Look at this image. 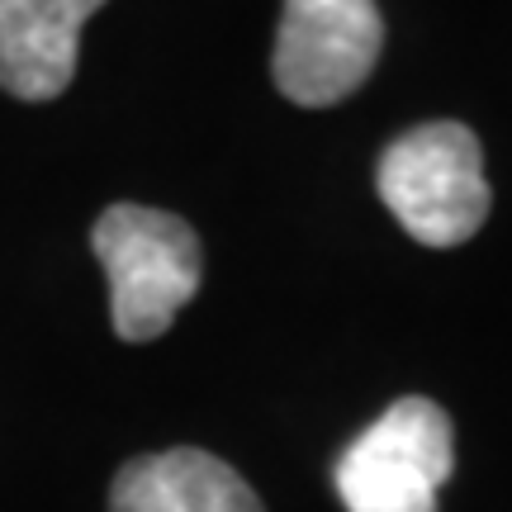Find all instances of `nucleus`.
I'll return each instance as SVG.
<instances>
[{"label": "nucleus", "instance_id": "1", "mask_svg": "<svg viewBox=\"0 0 512 512\" xmlns=\"http://www.w3.org/2000/svg\"><path fill=\"white\" fill-rule=\"evenodd\" d=\"M91 247L110 275L114 332L124 342L162 337L200 290V238L176 214L147 204H114L95 219Z\"/></svg>", "mask_w": 512, "mask_h": 512}, {"label": "nucleus", "instance_id": "2", "mask_svg": "<svg viewBox=\"0 0 512 512\" xmlns=\"http://www.w3.org/2000/svg\"><path fill=\"white\" fill-rule=\"evenodd\" d=\"M380 200L422 247H460L489 219L479 138L456 119L408 128L380 157Z\"/></svg>", "mask_w": 512, "mask_h": 512}, {"label": "nucleus", "instance_id": "3", "mask_svg": "<svg viewBox=\"0 0 512 512\" xmlns=\"http://www.w3.org/2000/svg\"><path fill=\"white\" fill-rule=\"evenodd\" d=\"M451 418L432 399H399L351 441L332 484L347 512H437V489L451 479Z\"/></svg>", "mask_w": 512, "mask_h": 512}, {"label": "nucleus", "instance_id": "4", "mask_svg": "<svg viewBox=\"0 0 512 512\" xmlns=\"http://www.w3.org/2000/svg\"><path fill=\"white\" fill-rule=\"evenodd\" d=\"M380 43L375 0H285L271 62L275 86L304 110H328L375 72Z\"/></svg>", "mask_w": 512, "mask_h": 512}, {"label": "nucleus", "instance_id": "5", "mask_svg": "<svg viewBox=\"0 0 512 512\" xmlns=\"http://www.w3.org/2000/svg\"><path fill=\"white\" fill-rule=\"evenodd\" d=\"M105 0H0V86L15 100H57L72 86L81 29Z\"/></svg>", "mask_w": 512, "mask_h": 512}, {"label": "nucleus", "instance_id": "6", "mask_svg": "<svg viewBox=\"0 0 512 512\" xmlns=\"http://www.w3.org/2000/svg\"><path fill=\"white\" fill-rule=\"evenodd\" d=\"M110 512H266L228 460L176 446L128 460L110 489Z\"/></svg>", "mask_w": 512, "mask_h": 512}]
</instances>
